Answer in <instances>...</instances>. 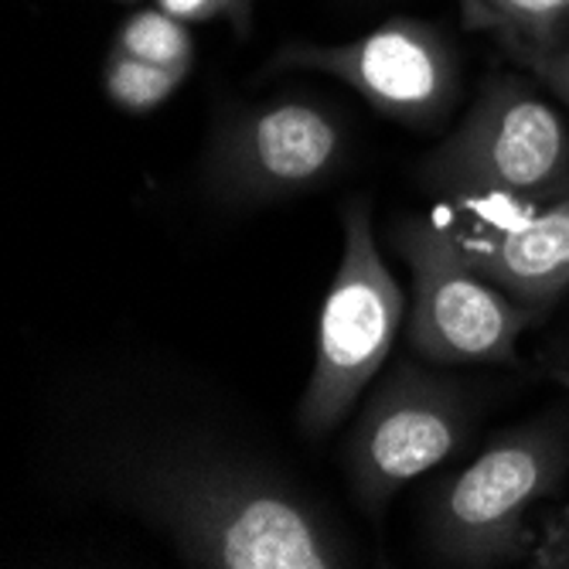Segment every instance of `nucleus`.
<instances>
[{"label":"nucleus","mask_w":569,"mask_h":569,"mask_svg":"<svg viewBox=\"0 0 569 569\" xmlns=\"http://www.w3.org/2000/svg\"><path fill=\"white\" fill-rule=\"evenodd\" d=\"M460 21L468 31L495 34L526 66L569 34V0H460Z\"/></svg>","instance_id":"obj_10"},{"label":"nucleus","mask_w":569,"mask_h":569,"mask_svg":"<svg viewBox=\"0 0 569 569\" xmlns=\"http://www.w3.org/2000/svg\"><path fill=\"white\" fill-rule=\"evenodd\" d=\"M526 69L536 72L539 82H546V89L562 102V110L569 113V34L556 48H549V51H542V56L529 59Z\"/></svg>","instance_id":"obj_15"},{"label":"nucleus","mask_w":569,"mask_h":569,"mask_svg":"<svg viewBox=\"0 0 569 569\" xmlns=\"http://www.w3.org/2000/svg\"><path fill=\"white\" fill-rule=\"evenodd\" d=\"M153 8L174 14L184 24H204V21H222V18L246 24L252 0H153Z\"/></svg>","instance_id":"obj_13"},{"label":"nucleus","mask_w":569,"mask_h":569,"mask_svg":"<svg viewBox=\"0 0 569 569\" xmlns=\"http://www.w3.org/2000/svg\"><path fill=\"white\" fill-rule=\"evenodd\" d=\"M130 508L184 566L338 569L345 546L290 485L219 453H158L123 475Z\"/></svg>","instance_id":"obj_1"},{"label":"nucleus","mask_w":569,"mask_h":569,"mask_svg":"<svg viewBox=\"0 0 569 569\" xmlns=\"http://www.w3.org/2000/svg\"><path fill=\"white\" fill-rule=\"evenodd\" d=\"M392 246L412 277L406 315L409 345L440 366L511 361L532 307L481 277L457 246V232L412 216L392 226Z\"/></svg>","instance_id":"obj_5"},{"label":"nucleus","mask_w":569,"mask_h":569,"mask_svg":"<svg viewBox=\"0 0 569 569\" xmlns=\"http://www.w3.org/2000/svg\"><path fill=\"white\" fill-rule=\"evenodd\" d=\"M406 297L376 246L372 209L351 198L341 209V260L325 293L315 338V366L297 406L307 437L331 433L361 399L402 331Z\"/></svg>","instance_id":"obj_2"},{"label":"nucleus","mask_w":569,"mask_h":569,"mask_svg":"<svg viewBox=\"0 0 569 569\" xmlns=\"http://www.w3.org/2000/svg\"><path fill=\"white\" fill-rule=\"evenodd\" d=\"M423 184L450 201L542 204L569 194V123L522 79H491L430 153Z\"/></svg>","instance_id":"obj_3"},{"label":"nucleus","mask_w":569,"mask_h":569,"mask_svg":"<svg viewBox=\"0 0 569 569\" xmlns=\"http://www.w3.org/2000/svg\"><path fill=\"white\" fill-rule=\"evenodd\" d=\"M457 246L511 300L546 307L569 290V194L498 229L457 232Z\"/></svg>","instance_id":"obj_9"},{"label":"nucleus","mask_w":569,"mask_h":569,"mask_svg":"<svg viewBox=\"0 0 569 569\" xmlns=\"http://www.w3.org/2000/svg\"><path fill=\"white\" fill-rule=\"evenodd\" d=\"M113 48L127 51V56H133V59L164 66V69H181V72H191V62H194L191 24L178 21L174 14H168L161 8L133 11L120 24Z\"/></svg>","instance_id":"obj_11"},{"label":"nucleus","mask_w":569,"mask_h":569,"mask_svg":"<svg viewBox=\"0 0 569 569\" xmlns=\"http://www.w3.org/2000/svg\"><path fill=\"white\" fill-rule=\"evenodd\" d=\"M556 379H559V386H562V389L569 392V372H556Z\"/></svg>","instance_id":"obj_16"},{"label":"nucleus","mask_w":569,"mask_h":569,"mask_svg":"<svg viewBox=\"0 0 569 569\" xmlns=\"http://www.w3.org/2000/svg\"><path fill=\"white\" fill-rule=\"evenodd\" d=\"M341 123L307 99H280L232 120L212 150V188L229 201H273L331 178Z\"/></svg>","instance_id":"obj_8"},{"label":"nucleus","mask_w":569,"mask_h":569,"mask_svg":"<svg viewBox=\"0 0 569 569\" xmlns=\"http://www.w3.org/2000/svg\"><path fill=\"white\" fill-rule=\"evenodd\" d=\"M468 437V409L453 386L399 366L361 406L348 440V481L369 511H382L409 481L430 475Z\"/></svg>","instance_id":"obj_6"},{"label":"nucleus","mask_w":569,"mask_h":569,"mask_svg":"<svg viewBox=\"0 0 569 569\" xmlns=\"http://www.w3.org/2000/svg\"><path fill=\"white\" fill-rule=\"evenodd\" d=\"M277 69L321 72L355 89L372 110L409 127L443 120L457 99L460 72L447 38L417 18H389L369 34L331 44H287Z\"/></svg>","instance_id":"obj_7"},{"label":"nucleus","mask_w":569,"mask_h":569,"mask_svg":"<svg viewBox=\"0 0 569 569\" xmlns=\"http://www.w3.org/2000/svg\"><path fill=\"white\" fill-rule=\"evenodd\" d=\"M184 79L188 72L181 69H164L133 59L120 48H110L107 62H102V89H107L110 102L123 113H150L164 107Z\"/></svg>","instance_id":"obj_12"},{"label":"nucleus","mask_w":569,"mask_h":569,"mask_svg":"<svg viewBox=\"0 0 569 569\" xmlns=\"http://www.w3.org/2000/svg\"><path fill=\"white\" fill-rule=\"evenodd\" d=\"M529 562L539 569H569V505L546 515Z\"/></svg>","instance_id":"obj_14"},{"label":"nucleus","mask_w":569,"mask_h":569,"mask_svg":"<svg viewBox=\"0 0 569 569\" xmlns=\"http://www.w3.org/2000/svg\"><path fill=\"white\" fill-rule=\"evenodd\" d=\"M569 468V450L546 427L508 430L437 495L427 522L430 552L443 566H505L532 559L539 532L529 511Z\"/></svg>","instance_id":"obj_4"},{"label":"nucleus","mask_w":569,"mask_h":569,"mask_svg":"<svg viewBox=\"0 0 569 569\" xmlns=\"http://www.w3.org/2000/svg\"><path fill=\"white\" fill-rule=\"evenodd\" d=\"M120 4H137V0H120Z\"/></svg>","instance_id":"obj_17"}]
</instances>
